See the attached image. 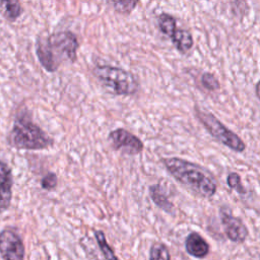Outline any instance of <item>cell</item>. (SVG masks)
<instances>
[{
    "instance_id": "11",
    "label": "cell",
    "mask_w": 260,
    "mask_h": 260,
    "mask_svg": "<svg viewBox=\"0 0 260 260\" xmlns=\"http://www.w3.org/2000/svg\"><path fill=\"white\" fill-rule=\"evenodd\" d=\"M170 39L176 49L182 54L189 52L194 45L192 35L187 29L181 27H177Z\"/></svg>"
},
{
    "instance_id": "4",
    "label": "cell",
    "mask_w": 260,
    "mask_h": 260,
    "mask_svg": "<svg viewBox=\"0 0 260 260\" xmlns=\"http://www.w3.org/2000/svg\"><path fill=\"white\" fill-rule=\"evenodd\" d=\"M93 75L107 91L115 95H132L139 89V82L134 74L120 67L96 65Z\"/></svg>"
},
{
    "instance_id": "18",
    "label": "cell",
    "mask_w": 260,
    "mask_h": 260,
    "mask_svg": "<svg viewBox=\"0 0 260 260\" xmlns=\"http://www.w3.org/2000/svg\"><path fill=\"white\" fill-rule=\"evenodd\" d=\"M226 183L229 185V187L233 190H235L236 192H238L239 194H246L247 193V190L246 188L244 187V185L242 184V181H241V177L238 173L236 172H232L228 175V178H226Z\"/></svg>"
},
{
    "instance_id": "10",
    "label": "cell",
    "mask_w": 260,
    "mask_h": 260,
    "mask_svg": "<svg viewBox=\"0 0 260 260\" xmlns=\"http://www.w3.org/2000/svg\"><path fill=\"white\" fill-rule=\"evenodd\" d=\"M185 248L187 253L195 258H204L209 252L208 243L196 232H192L187 236Z\"/></svg>"
},
{
    "instance_id": "13",
    "label": "cell",
    "mask_w": 260,
    "mask_h": 260,
    "mask_svg": "<svg viewBox=\"0 0 260 260\" xmlns=\"http://www.w3.org/2000/svg\"><path fill=\"white\" fill-rule=\"evenodd\" d=\"M157 24H158L159 30L168 38H171V36L174 34V31L178 27L176 18L173 15L165 12L158 15Z\"/></svg>"
},
{
    "instance_id": "1",
    "label": "cell",
    "mask_w": 260,
    "mask_h": 260,
    "mask_svg": "<svg viewBox=\"0 0 260 260\" xmlns=\"http://www.w3.org/2000/svg\"><path fill=\"white\" fill-rule=\"evenodd\" d=\"M78 47L76 35L63 30L40 36L36 42V53L41 65L48 72H55L62 62H75Z\"/></svg>"
},
{
    "instance_id": "8",
    "label": "cell",
    "mask_w": 260,
    "mask_h": 260,
    "mask_svg": "<svg viewBox=\"0 0 260 260\" xmlns=\"http://www.w3.org/2000/svg\"><path fill=\"white\" fill-rule=\"evenodd\" d=\"M219 217L223 231L229 240L235 243H243L248 237V229L241 218L235 216L228 206H221Z\"/></svg>"
},
{
    "instance_id": "15",
    "label": "cell",
    "mask_w": 260,
    "mask_h": 260,
    "mask_svg": "<svg viewBox=\"0 0 260 260\" xmlns=\"http://www.w3.org/2000/svg\"><path fill=\"white\" fill-rule=\"evenodd\" d=\"M94 237H95L96 243H98V245H99V247H100L104 257L106 258V260H119L117 258V256L115 255L113 249L108 244L104 232H102V231H94Z\"/></svg>"
},
{
    "instance_id": "2",
    "label": "cell",
    "mask_w": 260,
    "mask_h": 260,
    "mask_svg": "<svg viewBox=\"0 0 260 260\" xmlns=\"http://www.w3.org/2000/svg\"><path fill=\"white\" fill-rule=\"evenodd\" d=\"M161 161L171 176L197 195L210 198L215 194L217 185L214 178L199 165L176 156L165 157Z\"/></svg>"
},
{
    "instance_id": "17",
    "label": "cell",
    "mask_w": 260,
    "mask_h": 260,
    "mask_svg": "<svg viewBox=\"0 0 260 260\" xmlns=\"http://www.w3.org/2000/svg\"><path fill=\"white\" fill-rule=\"evenodd\" d=\"M200 82H201V85L209 91H215V90L219 89V87H220L218 79L210 72L202 73Z\"/></svg>"
},
{
    "instance_id": "16",
    "label": "cell",
    "mask_w": 260,
    "mask_h": 260,
    "mask_svg": "<svg viewBox=\"0 0 260 260\" xmlns=\"http://www.w3.org/2000/svg\"><path fill=\"white\" fill-rule=\"evenodd\" d=\"M149 260H171L170 252L162 243H154L150 247Z\"/></svg>"
},
{
    "instance_id": "20",
    "label": "cell",
    "mask_w": 260,
    "mask_h": 260,
    "mask_svg": "<svg viewBox=\"0 0 260 260\" xmlns=\"http://www.w3.org/2000/svg\"><path fill=\"white\" fill-rule=\"evenodd\" d=\"M57 184H58V179L55 173H48L41 180L42 188L48 191L54 190L57 187Z\"/></svg>"
},
{
    "instance_id": "6",
    "label": "cell",
    "mask_w": 260,
    "mask_h": 260,
    "mask_svg": "<svg viewBox=\"0 0 260 260\" xmlns=\"http://www.w3.org/2000/svg\"><path fill=\"white\" fill-rule=\"evenodd\" d=\"M0 255L3 260H24V245L15 231L5 229L0 233Z\"/></svg>"
},
{
    "instance_id": "3",
    "label": "cell",
    "mask_w": 260,
    "mask_h": 260,
    "mask_svg": "<svg viewBox=\"0 0 260 260\" xmlns=\"http://www.w3.org/2000/svg\"><path fill=\"white\" fill-rule=\"evenodd\" d=\"M11 146L17 149L39 150L48 148L53 144V139L30 118V115L23 112L19 114L13 123L8 135Z\"/></svg>"
},
{
    "instance_id": "19",
    "label": "cell",
    "mask_w": 260,
    "mask_h": 260,
    "mask_svg": "<svg viewBox=\"0 0 260 260\" xmlns=\"http://www.w3.org/2000/svg\"><path fill=\"white\" fill-rule=\"evenodd\" d=\"M114 9L122 14H129L138 4V1H115L112 2Z\"/></svg>"
},
{
    "instance_id": "9",
    "label": "cell",
    "mask_w": 260,
    "mask_h": 260,
    "mask_svg": "<svg viewBox=\"0 0 260 260\" xmlns=\"http://www.w3.org/2000/svg\"><path fill=\"white\" fill-rule=\"evenodd\" d=\"M12 174L9 166L0 160V212L5 211L12 197Z\"/></svg>"
},
{
    "instance_id": "21",
    "label": "cell",
    "mask_w": 260,
    "mask_h": 260,
    "mask_svg": "<svg viewBox=\"0 0 260 260\" xmlns=\"http://www.w3.org/2000/svg\"><path fill=\"white\" fill-rule=\"evenodd\" d=\"M255 93H256L258 100L260 101V80L255 85Z\"/></svg>"
},
{
    "instance_id": "5",
    "label": "cell",
    "mask_w": 260,
    "mask_h": 260,
    "mask_svg": "<svg viewBox=\"0 0 260 260\" xmlns=\"http://www.w3.org/2000/svg\"><path fill=\"white\" fill-rule=\"evenodd\" d=\"M194 111L196 118L215 140L236 152H243L246 149V144L241 137L225 127L213 114L198 107H195Z\"/></svg>"
},
{
    "instance_id": "7",
    "label": "cell",
    "mask_w": 260,
    "mask_h": 260,
    "mask_svg": "<svg viewBox=\"0 0 260 260\" xmlns=\"http://www.w3.org/2000/svg\"><path fill=\"white\" fill-rule=\"evenodd\" d=\"M108 138L114 149L121 150L130 155L138 154L144 148L143 142L136 135L124 128H118L111 131Z\"/></svg>"
},
{
    "instance_id": "14",
    "label": "cell",
    "mask_w": 260,
    "mask_h": 260,
    "mask_svg": "<svg viewBox=\"0 0 260 260\" xmlns=\"http://www.w3.org/2000/svg\"><path fill=\"white\" fill-rule=\"evenodd\" d=\"M0 7L4 17L9 21H14L22 13V7L17 1H0Z\"/></svg>"
},
{
    "instance_id": "12",
    "label": "cell",
    "mask_w": 260,
    "mask_h": 260,
    "mask_svg": "<svg viewBox=\"0 0 260 260\" xmlns=\"http://www.w3.org/2000/svg\"><path fill=\"white\" fill-rule=\"evenodd\" d=\"M148 191H149V196H150L151 200L157 207H159L160 209H162L164 211H166L168 213L173 212L174 205L169 200V198L166 196V194L164 193L160 185L153 184V185L149 186Z\"/></svg>"
}]
</instances>
